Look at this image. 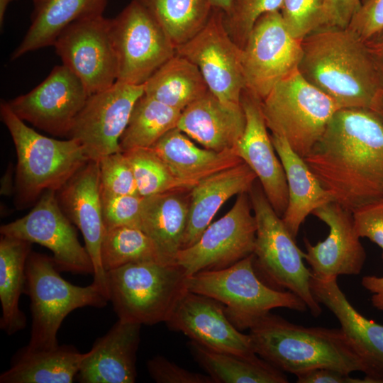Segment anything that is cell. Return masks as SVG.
I'll list each match as a JSON object with an SVG mask.
<instances>
[{
  "instance_id": "cell-12",
  "label": "cell",
  "mask_w": 383,
  "mask_h": 383,
  "mask_svg": "<svg viewBox=\"0 0 383 383\" xmlns=\"http://www.w3.org/2000/svg\"><path fill=\"white\" fill-rule=\"evenodd\" d=\"M302 52L301 40L291 35L279 11L262 15L242 49L245 89L262 101L298 68Z\"/></svg>"
},
{
  "instance_id": "cell-30",
  "label": "cell",
  "mask_w": 383,
  "mask_h": 383,
  "mask_svg": "<svg viewBox=\"0 0 383 383\" xmlns=\"http://www.w3.org/2000/svg\"><path fill=\"white\" fill-rule=\"evenodd\" d=\"M189 205L174 192L144 197L140 229L154 241L166 263H175L182 248Z\"/></svg>"
},
{
  "instance_id": "cell-35",
  "label": "cell",
  "mask_w": 383,
  "mask_h": 383,
  "mask_svg": "<svg viewBox=\"0 0 383 383\" xmlns=\"http://www.w3.org/2000/svg\"><path fill=\"white\" fill-rule=\"evenodd\" d=\"M155 18L177 48L207 23L212 9L209 0H137Z\"/></svg>"
},
{
  "instance_id": "cell-28",
  "label": "cell",
  "mask_w": 383,
  "mask_h": 383,
  "mask_svg": "<svg viewBox=\"0 0 383 383\" xmlns=\"http://www.w3.org/2000/svg\"><path fill=\"white\" fill-rule=\"evenodd\" d=\"M107 0H33L31 23L11 60L52 46L58 35L71 23L103 14Z\"/></svg>"
},
{
  "instance_id": "cell-41",
  "label": "cell",
  "mask_w": 383,
  "mask_h": 383,
  "mask_svg": "<svg viewBox=\"0 0 383 383\" xmlns=\"http://www.w3.org/2000/svg\"><path fill=\"white\" fill-rule=\"evenodd\" d=\"M143 200L140 195L101 196L105 230L116 226L140 229Z\"/></svg>"
},
{
  "instance_id": "cell-47",
  "label": "cell",
  "mask_w": 383,
  "mask_h": 383,
  "mask_svg": "<svg viewBox=\"0 0 383 383\" xmlns=\"http://www.w3.org/2000/svg\"><path fill=\"white\" fill-rule=\"evenodd\" d=\"M361 284L371 293L372 306L378 310L383 311V277L365 276L361 280Z\"/></svg>"
},
{
  "instance_id": "cell-34",
  "label": "cell",
  "mask_w": 383,
  "mask_h": 383,
  "mask_svg": "<svg viewBox=\"0 0 383 383\" xmlns=\"http://www.w3.org/2000/svg\"><path fill=\"white\" fill-rule=\"evenodd\" d=\"M181 113L143 94L136 101L120 139L121 152L152 148L165 134L177 128Z\"/></svg>"
},
{
  "instance_id": "cell-18",
  "label": "cell",
  "mask_w": 383,
  "mask_h": 383,
  "mask_svg": "<svg viewBox=\"0 0 383 383\" xmlns=\"http://www.w3.org/2000/svg\"><path fill=\"white\" fill-rule=\"evenodd\" d=\"M165 323L210 350L243 357L257 355L250 335L238 330L227 317L224 305L209 296L187 289Z\"/></svg>"
},
{
  "instance_id": "cell-17",
  "label": "cell",
  "mask_w": 383,
  "mask_h": 383,
  "mask_svg": "<svg viewBox=\"0 0 383 383\" xmlns=\"http://www.w3.org/2000/svg\"><path fill=\"white\" fill-rule=\"evenodd\" d=\"M89 94L67 67L56 65L49 75L27 94L8 101L23 121L56 136H67Z\"/></svg>"
},
{
  "instance_id": "cell-22",
  "label": "cell",
  "mask_w": 383,
  "mask_h": 383,
  "mask_svg": "<svg viewBox=\"0 0 383 383\" xmlns=\"http://www.w3.org/2000/svg\"><path fill=\"white\" fill-rule=\"evenodd\" d=\"M141 324L118 319L85 353L76 379L82 383H133Z\"/></svg>"
},
{
  "instance_id": "cell-51",
  "label": "cell",
  "mask_w": 383,
  "mask_h": 383,
  "mask_svg": "<svg viewBox=\"0 0 383 383\" xmlns=\"http://www.w3.org/2000/svg\"><path fill=\"white\" fill-rule=\"evenodd\" d=\"M371 109L383 119V91L377 98Z\"/></svg>"
},
{
  "instance_id": "cell-10",
  "label": "cell",
  "mask_w": 383,
  "mask_h": 383,
  "mask_svg": "<svg viewBox=\"0 0 383 383\" xmlns=\"http://www.w3.org/2000/svg\"><path fill=\"white\" fill-rule=\"evenodd\" d=\"M111 35L118 65L117 81L144 84L176 54L165 31L137 0L111 19Z\"/></svg>"
},
{
  "instance_id": "cell-2",
  "label": "cell",
  "mask_w": 383,
  "mask_h": 383,
  "mask_svg": "<svg viewBox=\"0 0 383 383\" xmlns=\"http://www.w3.org/2000/svg\"><path fill=\"white\" fill-rule=\"evenodd\" d=\"M298 70L340 109H371L383 80L365 43L350 28L321 27L301 40Z\"/></svg>"
},
{
  "instance_id": "cell-38",
  "label": "cell",
  "mask_w": 383,
  "mask_h": 383,
  "mask_svg": "<svg viewBox=\"0 0 383 383\" xmlns=\"http://www.w3.org/2000/svg\"><path fill=\"white\" fill-rule=\"evenodd\" d=\"M283 0H235L223 13L225 28L232 40L243 49L258 19L264 14L281 11Z\"/></svg>"
},
{
  "instance_id": "cell-9",
  "label": "cell",
  "mask_w": 383,
  "mask_h": 383,
  "mask_svg": "<svg viewBox=\"0 0 383 383\" xmlns=\"http://www.w3.org/2000/svg\"><path fill=\"white\" fill-rule=\"evenodd\" d=\"M268 129L283 137L304 158L340 109L326 94L308 82L298 68L279 80L261 101Z\"/></svg>"
},
{
  "instance_id": "cell-26",
  "label": "cell",
  "mask_w": 383,
  "mask_h": 383,
  "mask_svg": "<svg viewBox=\"0 0 383 383\" xmlns=\"http://www.w3.org/2000/svg\"><path fill=\"white\" fill-rule=\"evenodd\" d=\"M272 142L283 166L288 187V204L282 218L296 238L306 218L318 207L335 201L316 175L283 138L271 135Z\"/></svg>"
},
{
  "instance_id": "cell-37",
  "label": "cell",
  "mask_w": 383,
  "mask_h": 383,
  "mask_svg": "<svg viewBox=\"0 0 383 383\" xmlns=\"http://www.w3.org/2000/svg\"><path fill=\"white\" fill-rule=\"evenodd\" d=\"M123 152L131 166L141 196L190 190L194 187L175 177L152 148H133Z\"/></svg>"
},
{
  "instance_id": "cell-8",
  "label": "cell",
  "mask_w": 383,
  "mask_h": 383,
  "mask_svg": "<svg viewBox=\"0 0 383 383\" xmlns=\"http://www.w3.org/2000/svg\"><path fill=\"white\" fill-rule=\"evenodd\" d=\"M249 193L257 228L253 252L256 272H260L262 281L272 288L296 294L313 316H318L322 309L311 289L312 274L304 265V252L297 246L295 238L270 204L262 187L254 184Z\"/></svg>"
},
{
  "instance_id": "cell-43",
  "label": "cell",
  "mask_w": 383,
  "mask_h": 383,
  "mask_svg": "<svg viewBox=\"0 0 383 383\" xmlns=\"http://www.w3.org/2000/svg\"><path fill=\"white\" fill-rule=\"evenodd\" d=\"M148 372L158 383H214L208 374L187 370L162 356H155L147 362Z\"/></svg>"
},
{
  "instance_id": "cell-24",
  "label": "cell",
  "mask_w": 383,
  "mask_h": 383,
  "mask_svg": "<svg viewBox=\"0 0 383 383\" xmlns=\"http://www.w3.org/2000/svg\"><path fill=\"white\" fill-rule=\"evenodd\" d=\"M245 126L241 104L223 101L209 91L182 111L177 128L204 148L223 152L235 150Z\"/></svg>"
},
{
  "instance_id": "cell-48",
  "label": "cell",
  "mask_w": 383,
  "mask_h": 383,
  "mask_svg": "<svg viewBox=\"0 0 383 383\" xmlns=\"http://www.w3.org/2000/svg\"><path fill=\"white\" fill-rule=\"evenodd\" d=\"M365 43L383 80V29Z\"/></svg>"
},
{
  "instance_id": "cell-23",
  "label": "cell",
  "mask_w": 383,
  "mask_h": 383,
  "mask_svg": "<svg viewBox=\"0 0 383 383\" xmlns=\"http://www.w3.org/2000/svg\"><path fill=\"white\" fill-rule=\"evenodd\" d=\"M316 300L336 317L340 328L352 343L368 369L365 377L383 383V325L362 315L350 303L337 283V278H311Z\"/></svg>"
},
{
  "instance_id": "cell-49",
  "label": "cell",
  "mask_w": 383,
  "mask_h": 383,
  "mask_svg": "<svg viewBox=\"0 0 383 383\" xmlns=\"http://www.w3.org/2000/svg\"><path fill=\"white\" fill-rule=\"evenodd\" d=\"M11 169L9 168L6 172L4 174V176L1 181V194L4 195H9L12 192V189L14 187L12 186V179H11Z\"/></svg>"
},
{
  "instance_id": "cell-36",
  "label": "cell",
  "mask_w": 383,
  "mask_h": 383,
  "mask_svg": "<svg viewBox=\"0 0 383 383\" xmlns=\"http://www.w3.org/2000/svg\"><path fill=\"white\" fill-rule=\"evenodd\" d=\"M101 257L106 272L123 265L140 262H160L154 241L142 230L131 226H116L105 230Z\"/></svg>"
},
{
  "instance_id": "cell-5",
  "label": "cell",
  "mask_w": 383,
  "mask_h": 383,
  "mask_svg": "<svg viewBox=\"0 0 383 383\" xmlns=\"http://www.w3.org/2000/svg\"><path fill=\"white\" fill-rule=\"evenodd\" d=\"M186 287L222 303L227 317L239 331L250 329L273 309L308 310L294 293L273 289L259 278L253 254L228 267L187 276Z\"/></svg>"
},
{
  "instance_id": "cell-29",
  "label": "cell",
  "mask_w": 383,
  "mask_h": 383,
  "mask_svg": "<svg viewBox=\"0 0 383 383\" xmlns=\"http://www.w3.org/2000/svg\"><path fill=\"white\" fill-rule=\"evenodd\" d=\"M85 356L72 345H58L44 350L25 347L13 357L11 367L0 375L1 383H72Z\"/></svg>"
},
{
  "instance_id": "cell-13",
  "label": "cell",
  "mask_w": 383,
  "mask_h": 383,
  "mask_svg": "<svg viewBox=\"0 0 383 383\" xmlns=\"http://www.w3.org/2000/svg\"><path fill=\"white\" fill-rule=\"evenodd\" d=\"M52 46L62 64L80 79L89 95L110 87L117 81L118 65L111 19L103 14L71 23Z\"/></svg>"
},
{
  "instance_id": "cell-40",
  "label": "cell",
  "mask_w": 383,
  "mask_h": 383,
  "mask_svg": "<svg viewBox=\"0 0 383 383\" xmlns=\"http://www.w3.org/2000/svg\"><path fill=\"white\" fill-rule=\"evenodd\" d=\"M324 0H283L280 11L284 22L297 40L321 27Z\"/></svg>"
},
{
  "instance_id": "cell-27",
  "label": "cell",
  "mask_w": 383,
  "mask_h": 383,
  "mask_svg": "<svg viewBox=\"0 0 383 383\" xmlns=\"http://www.w3.org/2000/svg\"><path fill=\"white\" fill-rule=\"evenodd\" d=\"M178 179L194 186L201 179L243 161L235 150L216 152L196 146L175 128L150 148Z\"/></svg>"
},
{
  "instance_id": "cell-50",
  "label": "cell",
  "mask_w": 383,
  "mask_h": 383,
  "mask_svg": "<svg viewBox=\"0 0 383 383\" xmlns=\"http://www.w3.org/2000/svg\"><path fill=\"white\" fill-rule=\"evenodd\" d=\"M211 6L221 10L223 13H228L233 7L235 0H209Z\"/></svg>"
},
{
  "instance_id": "cell-21",
  "label": "cell",
  "mask_w": 383,
  "mask_h": 383,
  "mask_svg": "<svg viewBox=\"0 0 383 383\" xmlns=\"http://www.w3.org/2000/svg\"><path fill=\"white\" fill-rule=\"evenodd\" d=\"M240 103L245 126L235 152L254 172L276 213L282 217L288 204L285 172L268 134L261 100L244 89Z\"/></svg>"
},
{
  "instance_id": "cell-7",
  "label": "cell",
  "mask_w": 383,
  "mask_h": 383,
  "mask_svg": "<svg viewBox=\"0 0 383 383\" xmlns=\"http://www.w3.org/2000/svg\"><path fill=\"white\" fill-rule=\"evenodd\" d=\"M52 257L31 251L26 265L25 293L30 301V350H50L59 344L57 332L72 311L85 306L102 308L109 299L93 283L79 287L64 279Z\"/></svg>"
},
{
  "instance_id": "cell-20",
  "label": "cell",
  "mask_w": 383,
  "mask_h": 383,
  "mask_svg": "<svg viewBox=\"0 0 383 383\" xmlns=\"http://www.w3.org/2000/svg\"><path fill=\"white\" fill-rule=\"evenodd\" d=\"M59 205L83 235L94 266L93 284L109 299L101 248L105 233L98 161L89 160L56 192Z\"/></svg>"
},
{
  "instance_id": "cell-42",
  "label": "cell",
  "mask_w": 383,
  "mask_h": 383,
  "mask_svg": "<svg viewBox=\"0 0 383 383\" xmlns=\"http://www.w3.org/2000/svg\"><path fill=\"white\" fill-rule=\"evenodd\" d=\"M352 213L359 237L367 238L379 246L383 259V199L365 204Z\"/></svg>"
},
{
  "instance_id": "cell-45",
  "label": "cell",
  "mask_w": 383,
  "mask_h": 383,
  "mask_svg": "<svg viewBox=\"0 0 383 383\" xmlns=\"http://www.w3.org/2000/svg\"><path fill=\"white\" fill-rule=\"evenodd\" d=\"M360 4V0H324L321 27L347 28Z\"/></svg>"
},
{
  "instance_id": "cell-6",
  "label": "cell",
  "mask_w": 383,
  "mask_h": 383,
  "mask_svg": "<svg viewBox=\"0 0 383 383\" xmlns=\"http://www.w3.org/2000/svg\"><path fill=\"white\" fill-rule=\"evenodd\" d=\"M187 277L176 263L127 264L106 272L109 300L120 320L141 325L165 323L187 289Z\"/></svg>"
},
{
  "instance_id": "cell-46",
  "label": "cell",
  "mask_w": 383,
  "mask_h": 383,
  "mask_svg": "<svg viewBox=\"0 0 383 383\" xmlns=\"http://www.w3.org/2000/svg\"><path fill=\"white\" fill-rule=\"evenodd\" d=\"M296 376L298 383H375L365 376L362 379L355 378L350 374L331 368L314 369Z\"/></svg>"
},
{
  "instance_id": "cell-44",
  "label": "cell",
  "mask_w": 383,
  "mask_h": 383,
  "mask_svg": "<svg viewBox=\"0 0 383 383\" xmlns=\"http://www.w3.org/2000/svg\"><path fill=\"white\" fill-rule=\"evenodd\" d=\"M348 28L364 42L383 29V0H364Z\"/></svg>"
},
{
  "instance_id": "cell-32",
  "label": "cell",
  "mask_w": 383,
  "mask_h": 383,
  "mask_svg": "<svg viewBox=\"0 0 383 383\" xmlns=\"http://www.w3.org/2000/svg\"><path fill=\"white\" fill-rule=\"evenodd\" d=\"M190 351L214 383H287L288 378L257 355L243 357L206 348L194 341Z\"/></svg>"
},
{
  "instance_id": "cell-39",
  "label": "cell",
  "mask_w": 383,
  "mask_h": 383,
  "mask_svg": "<svg viewBox=\"0 0 383 383\" xmlns=\"http://www.w3.org/2000/svg\"><path fill=\"white\" fill-rule=\"evenodd\" d=\"M98 163L102 196L139 195L131 166L123 152L106 155Z\"/></svg>"
},
{
  "instance_id": "cell-4",
  "label": "cell",
  "mask_w": 383,
  "mask_h": 383,
  "mask_svg": "<svg viewBox=\"0 0 383 383\" xmlns=\"http://www.w3.org/2000/svg\"><path fill=\"white\" fill-rule=\"evenodd\" d=\"M0 115L17 155L15 204L23 209L48 191L57 192L90 160L75 139L57 140L28 126L2 100Z\"/></svg>"
},
{
  "instance_id": "cell-16",
  "label": "cell",
  "mask_w": 383,
  "mask_h": 383,
  "mask_svg": "<svg viewBox=\"0 0 383 383\" xmlns=\"http://www.w3.org/2000/svg\"><path fill=\"white\" fill-rule=\"evenodd\" d=\"M176 54L199 70L209 91L223 101L240 104L245 88L242 49L232 40L223 23V12L213 8L204 27L176 48Z\"/></svg>"
},
{
  "instance_id": "cell-25",
  "label": "cell",
  "mask_w": 383,
  "mask_h": 383,
  "mask_svg": "<svg viewBox=\"0 0 383 383\" xmlns=\"http://www.w3.org/2000/svg\"><path fill=\"white\" fill-rule=\"evenodd\" d=\"M256 179L254 172L243 162L198 182L190 189L188 218L181 249L195 243L223 204L235 195L249 192Z\"/></svg>"
},
{
  "instance_id": "cell-52",
  "label": "cell",
  "mask_w": 383,
  "mask_h": 383,
  "mask_svg": "<svg viewBox=\"0 0 383 383\" xmlns=\"http://www.w3.org/2000/svg\"><path fill=\"white\" fill-rule=\"evenodd\" d=\"M12 0H0V26H4L5 13L7 7Z\"/></svg>"
},
{
  "instance_id": "cell-15",
  "label": "cell",
  "mask_w": 383,
  "mask_h": 383,
  "mask_svg": "<svg viewBox=\"0 0 383 383\" xmlns=\"http://www.w3.org/2000/svg\"><path fill=\"white\" fill-rule=\"evenodd\" d=\"M0 233L47 248L60 272L94 274L91 259L61 209L55 191L43 193L28 214L2 225Z\"/></svg>"
},
{
  "instance_id": "cell-31",
  "label": "cell",
  "mask_w": 383,
  "mask_h": 383,
  "mask_svg": "<svg viewBox=\"0 0 383 383\" xmlns=\"http://www.w3.org/2000/svg\"><path fill=\"white\" fill-rule=\"evenodd\" d=\"M31 244L16 238L1 236L0 328L9 335L23 330L27 323L24 313L19 308V300L25 293L26 265Z\"/></svg>"
},
{
  "instance_id": "cell-11",
  "label": "cell",
  "mask_w": 383,
  "mask_h": 383,
  "mask_svg": "<svg viewBox=\"0 0 383 383\" xmlns=\"http://www.w3.org/2000/svg\"><path fill=\"white\" fill-rule=\"evenodd\" d=\"M247 193H242L232 208L205 229L193 245L181 249L174 262L187 276L204 270L228 267L253 254L256 221Z\"/></svg>"
},
{
  "instance_id": "cell-1",
  "label": "cell",
  "mask_w": 383,
  "mask_h": 383,
  "mask_svg": "<svg viewBox=\"0 0 383 383\" xmlns=\"http://www.w3.org/2000/svg\"><path fill=\"white\" fill-rule=\"evenodd\" d=\"M304 159L346 209L383 199V119L373 110L338 109Z\"/></svg>"
},
{
  "instance_id": "cell-14",
  "label": "cell",
  "mask_w": 383,
  "mask_h": 383,
  "mask_svg": "<svg viewBox=\"0 0 383 383\" xmlns=\"http://www.w3.org/2000/svg\"><path fill=\"white\" fill-rule=\"evenodd\" d=\"M144 94V84L116 81L110 87L90 94L67 135L82 146L90 160L121 152L120 139L133 107Z\"/></svg>"
},
{
  "instance_id": "cell-19",
  "label": "cell",
  "mask_w": 383,
  "mask_h": 383,
  "mask_svg": "<svg viewBox=\"0 0 383 383\" xmlns=\"http://www.w3.org/2000/svg\"><path fill=\"white\" fill-rule=\"evenodd\" d=\"M312 214L329 228L326 238L312 245L304 238V260L312 276L320 279L356 275L362 271L366 252L357 235L352 211L335 201L315 209Z\"/></svg>"
},
{
  "instance_id": "cell-33",
  "label": "cell",
  "mask_w": 383,
  "mask_h": 383,
  "mask_svg": "<svg viewBox=\"0 0 383 383\" xmlns=\"http://www.w3.org/2000/svg\"><path fill=\"white\" fill-rule=\"evenodd\" d=\"M209 91L199 68L177 54L144 83V94L181 111Z\"/></svg>"
},
{
  "instance_id": "cell-3",
  "label": "cell",
  "mask_w": 383,
  "mask_h": 383,
  "mask_svg": "<svg viewBox=\"0 0 383 383\" xmlns=\"http://www.w3.org/2000/svg\"><path fill=\"white\" fill-rule=\"evenodd\" d=\"M249 330L255 353L283 372L297 375L331 368L368 374L365 363L340 328L305 327L270 312Z\"/></svg>"
}]
</instances>
